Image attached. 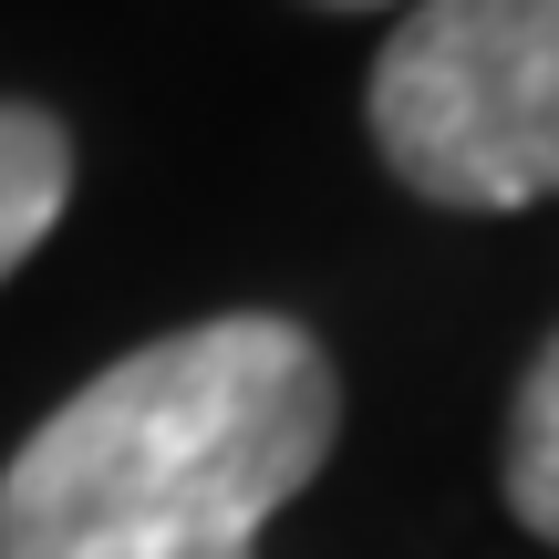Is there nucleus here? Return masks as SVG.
I'll use <instances>...</instances> for the list:
<instances>
[{"label": "nucleus", "instance_id": "1", "mask_svg": "<svg viewBox=\"0 0 559 559\" xmlns=\"http://www.w3.org/2000/svg\"><path fill=\"white\" fill-rule=\"evenodd\" d=\"M332 425L342 383L300 321L166 332L0 466V559H260V519L321 477Z\"/></svg>", "mask_w": 559, "mask_h": 559}, {"label": "nucleus", "instance_id": "2", "mask_svg": "<svg viewBox=\"0 0 559 559\" xmlns=\"http://www.w3.org/2000/svg\"><path fill=\"white\" fill-rule=\"evenodd\" d=\"M373 145L436 207L559 187V0H415L373 62Z\"/></svg>", "mask_w": 559, "mask_h": 559}, {"label": "nucleus", "instance_id": "3", "mask_svg": "<svg viewBox=\"0 0 559 559\" xmlns=\"http://www.w3.org/2000/svg\"><path fill=\"white\" fill-rule=\"evenodd\" d=\"M62 198H73V145H62V124L32 115V104H0V280L52 239Z\"/></svg>", "mask_w": 559, "mask_h": 559}, {"label": "nucleus", "instance_id": "4", "mask_svg": "<svg viewBox=\"0 0 559 559\" xmlns=\"http://www.w3.org/2000/svg\"><path fill=\"white\" fill-rule=\"evenodd\" d=\"M508 508L539 539H559V342L528 362L519 404H508Z\"/></svg>", "mask_w": 559, "mask_h": 559}, {"label": "nucleus", "instance_id": "5", "mask_svg": "<svg viewBox=\"0 0 559 559\" xmlns=\"http://www.w3.org/2000/svg\"><path fill=\"white\" fill-rule=\"evenodd\" d=\"M321 11H383V0H321Z\"/></svg>", "mask_w": 559, "mask_h": 559}]
</instances>
